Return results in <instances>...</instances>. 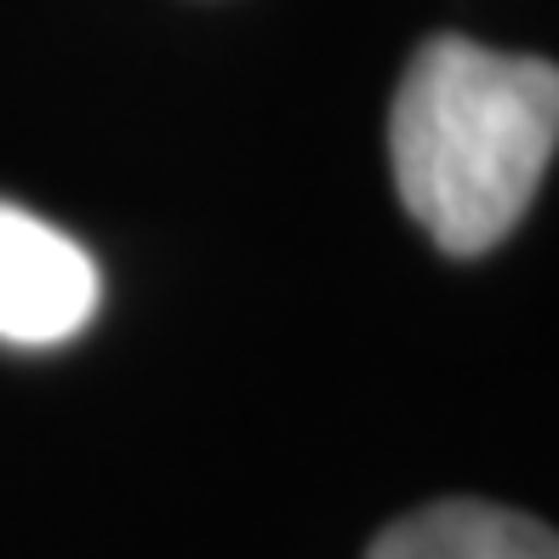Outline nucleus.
<instances>
[{"instance_id":"f257e3e1","label":"nucleus","mask_w":559,"mask_h":559,"mask_svg":"<svg viewBox=\"0 0 559 559\" xmlns=\"http://www.w3.org/2000/svg\"><path fill=\"white\" fill-rule=\"evenodd\" d=\"M559 148V69L440 35L412 58L389 115L400 206L440 251L479 258L537 200Z\"/></svg>"},{"instance_id":"f03ea898","label":"nucleus","mask_w":559,"mask_h":559,"mask_svg":"<svg viewBox=\"0 0 559 559\" xmlns=\"http://www.w3.org/2000/svg\"><path fill=\"white\" fill-rule=\"evenodd\" d=\"M97 302H104V274L92 251L69 240L58 223L0 200V343H69L92 325Z\"/></svg>"},{"instance_id":"7ed1b4c3","label":"nucleus","mask_w":559,"mask_h":559,"mask_svg":"<svg viewBox=\"0 0 559 559\" xmlns=\"http://www.w3.org/2000/svg\"><path fill=\"white\" fill-rule=\"evenodd\" d=\"M366 559H559V531L497 502H428L394 520Z\"/></svg>"}]
</instances>
